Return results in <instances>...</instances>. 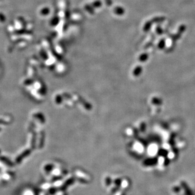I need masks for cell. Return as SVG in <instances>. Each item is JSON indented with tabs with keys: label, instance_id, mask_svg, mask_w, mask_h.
<instances>
[{
	"label": "cell",
	"instance_id": "5b68a950",
	"mask_svg": "<svg viewBox=\"0 0 195 195\" xmlns=\"http://www.w3.org/2000/svg\"><path fill=\"white\" fill-rule=\"evenodd\" d=\"M170 159L168 157H166L165 158H164V163H163V165L164 166H168V165L170 164Z\"/></svg>",
	"mask_w": 195,
	"mask_h": 195
},
{
	"label": "cell",
	"instance_id": "6da1fadb",
	"mask_svg": "<svg viewBox=\"0 0 195 195\" xmlns=\"http://www.w3.org/2000/svg\"><path fill=\"white\" fill-rule=\"evenodd\" d=\"M176 134L173 132L170 134L168 139V144L170 145L171 147L174 146L176 145Z\"/></svg>",
	"mask_w": 195,
	"mask_h": 195
},
{
	"label": "cell",
	"instance_id": "52a82bcc",
	"mask_svg": "<svg viewBox=\"0 0 195 195\" xmlns=\"http://www.w3.org/2000/svg\"><path fill=\"white\" fill-rule=\"evenodd\" d=\"M162 127H163L164 129H168L169 126H168V125L166 123H163L162 124Z\"/></svg>",
	"mask_w": 195,
	"mask_h": 195
},
{
	"label": "cell",
	"instance_id": "3957f363",
	"mask_svg": "<svg viewBox=\"0 0 195 195\" xmlns=\"http://www.w3.org/2000/svg\"><path fill=\"white\" fill-rule=\"evenodd\" d=\"M152 103H153V104L155 105L160 106L162 104L163 101L161 99L157 97H154L152 100Z\"/></svg>",
	"mask_w": 195,
	"mask_h": 195
},
{
	"label": "cell",
	"instance_id": "8992f818",
	"mask_svg": "<svg viewBox=\"0 0 195 195\" xmlns=\"http://www.w3.org/2000/svg\"><path fill=\"white\" fill-rule=\"evenodd\" d=\"M171 149H172V152H173V153L175 155H177L179 153V150L177 147H176V146H173V147H171Z\"/></svg>",
	"mask_w": 195,
	"mask_h": 195
},
{
	"label": "cell",
	"instance_id": "7a4b0ae2",
	"mask_svg": "<svg viewBox=\"0 0 195 195\" xmlns=\"http://www.w3.org/2000/svg\"><path fill=\"white\" fill-rule=\"evenodd\" d=\"M157 154L159 156L165 158V157L168 156L169 151H168V150H166V148H160L158 150Z\"/></svg>",
	"mask_w": 195,
	"mask_h": 195
},
{
	"label": "cell",
	"instance_id": "277c9868",
	"mask_svg": "<svg viewBox=\"0 0 195 195\" xmlns=\"http://www.w3.org/2000/svg\"><path fill=\"white\" fill-rule=\"evenodd\" d=\"M158 162V158L157 157H153L152 158L149 159L147 161V164L149 165H154L156 164Z\"/></svg>",
	"mask_w": 195,
	"mask_h": 195
}]
</instances>
